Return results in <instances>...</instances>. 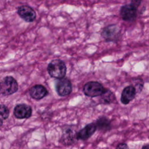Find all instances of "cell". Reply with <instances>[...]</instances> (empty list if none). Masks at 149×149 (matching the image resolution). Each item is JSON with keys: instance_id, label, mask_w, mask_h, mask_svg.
Wrapping results in <instances>:
<instances>
[{"instance_id": "obj_14", "label": "cell", "mask_w": 149, "mask_h": 149, "mask_svg": "<svg viewBox=\"0 0 149 149\" xmlns=\"http://www.w3.org/2000/svg\"><path fill=\"white\" fill-rule=\"evenodd\" d=\"M101 96V100L103 104H109L113 102L116 98L115 94L111 90L104 88V90Z\"/></svg>"}, {"instance_id": "obj_8", "label": "cell", "mask_w": 149, "mask_h": 149, "mask_svg": "<svg viewBox=\"0 0 149 149\" xmlns=\"http://www.w3.org/2000/svg\"><path fill=\"white\" fill-rule=\"evenodd\" d=\"M31 108L24 104L17 105L13 111L14 115L18 119H27L31 116Z\"/></svg>"}, {"instance_id": "obj_13", "label": "cell", "mask_w": 149, "mask_h": 149, "mask_svg": "<svg viewBox=\"0 0 149 149\" xmlns=\"http://www.w3.org/2000/svg\"><path fill=\"white\" fill-rule=\"evenodd\" d=\"M74 138H76V134L74 135L73 130L70 129H68L62 134L61 137V143L65 146H69L72 144L74 141Z\"/></svg>"}, {"instance_id": "obj_4", "label": "cell", "mask_w": 149, "mask_h": 149, "mask_svg": "<svg viewBox=\"0 0 149 149\" xmlns=\"http://www.w3.org/2000/svg\"><path fill=\"white\" fill-rule=\"evenodd\" d=\"M104 90L102 85L95 81H88L86 83L83 87V92L84 94L88 97H95L100 96Z\"/></svg>"}, {"instance_id": "obj_15", "label": "cell", "mask_w": 149, "mask_h": 149, "mask_svg": "<svg viewBox=\"0 0 149 149\" xmlns=\"http://www.w3.org/2000/svg\"><path fill=\"white\" fill-rule=\"evenodd\" d=\"M9 115V111L7 107L0 104V126L2 125L3 122L6 120Z\"/></svg>"}, {"instance_id": "obj_10", "label": "cell", "mask_w": 149, "mask_h": 149, "mask_svg": "<svg viewBox=\"0 0 149 149\" xmlns=\"http://www.w3.org/2000/svg\"><path fill=\"white\" fill-rule=\"evenodd\" d=\"M136 90L134 86H129L126 87L122 91L120 97V101L124 105L128 104L134 98Z\"/></svg>"}, {"instance_id": "obj_17", "label": "cell", "mask_w": 149, "mask_h": 149, "mask_svg": "<svg viewBox=\"0 0 149 149\" xmlns=\"http://www.w3.org/2000/svg\"><path fill=\"white\" fill-rule=\"evenodd\" d=\"M143 0H132L131 3L135 6L136 8H138L139 5L141 4Z\"/></svg>"}, {"instance_id": "obj_16", "label": "cell", "mask_w": 149, "mask_h": 149, "mask_svg": "<svg viewBox=\"0 0 149 149\" xmlns=\"http://www.w3.org/2000/svg\"><path fill=\"white\" fill-rule=\"evenodd\" d=\"M116 149H129L126 143H122L119 144L116 147Z\"/></svg>"}, {"instance_id": "obj_9", "label": "cell", "mask_w": 149, "mask_h": 149, "mask_svg": "<svg viewBox=\"0 0 149 149\" xmlns=\"http://www.w3.org/2000/svg\"><path fill=\"white\" fill-rule=\"evenodd\" d=\"M97 130L95 123H91L87 125L78 133H76L77 140H86L89 139Z\"/></svg>"}, {"instance_id": "obj_3", "label": "cell", "mask_w": 149, "mask_h": 149, "mask_svg": "<svg viewBox=\"0 0 149 149\" xmlns=\"http://www.w3.org/2000/svg\"><path fill=\"white\" fill-rule=\"evenodd\" d=\"M101 35L107 42H116L120 37V29L116 24H109L103 29Z\"/></svg>"}, {"instance_id": "obj_11", "label": "cell", "mask_w": 149, "mask_h": 149, "mask_svg": "<svg viewBox=\"0 0 149 149\" xmlns=\"http://www.w3.org/2000/svg\"><path fill=\"white\" fill-rule=\"evenodd\" d=\"M48 94L46 88L41 84H37L33 86L30 90V96L37 100H41Z\"/></svg>"}, {"instance_id": "obj_5", "label": "cell", "mask_w": 149, "mask_h": 149, "mask_svg": "<svg viewBox=\"0 0 149 149\" xmlns=\"http://www.w3.org/2000/svg\"><path fill=\"white\" fill-rule=\"evenodd\" d=\"M120 15L125 22H132L136 20L137 15V8L130 4L124 5L120 9Z\"/></svg>"}, {"instance_id": "obj_7", "label": "cell", "mask_w": 149, "mask_h": 149, "mask_svg": "<svg viewBox=\"0 0 149 149\" xmlns=\"http://www.w3.org/2000/svg\"><path fill=\"white\" fill-rule=\"evenodd\" d=\"M55 89L59 95H68L71 93L72 90V83L70 81L66 78L61 79L56 82Z\"/></svg>"}, {"instance_id": "obj_18", "label": "cell", "mask_w": 149, "mask_h": 149, "mask_svg": "<svg viewBox=\"0 0 149 149\" xmlns=\"http://www.w3.org/2000/svg\"><path fill=\"white\" fill-rule=\"evenodd\" d=\"M142 149H149V144L148 145H146V146H144L142 148Z\"/></svg>"}, {"instance_id": "obj_1", "label": "cell", "mask_w": 149, "mask_h": 149, "mask_svg": "<svg viewBox=\"0 0 149 149\" xmlns=\"http://www.w3.org/2000/svg\"><path fill=\"white\" fill-rule=\"evenodd\" d=\"M47 71L51 77L61 79L64 78L66 75V66L63 61L55 59L49 63Z\"/></svg>"}, {"instance_id": "obj_12", "label": "cell", "mask_w": 149, "mask_h": 149, "mask_svg": "<svg viewBox=\"0 0 149 149\" xmlns=\"http://www.w3.org/2000/svg\"><path fill=\"white\" fill-rule=\"evenodd\" d=\"M95 125L97 129L103 132L108 131L111 128V120L105 116L99 118L97 120Z\"/></svg>"}, {"instance_id": "obj_6", "label": "cell", "mask_w": 149, "mask_h": 149, "mask_svg": "<svg viewBox=\"0 0 149 149\" xmlns=\"http://www.w3.org/2000/svg\"><path fill=\"white\" fill-rule=\"evenodd\" d=\"M18 15L24 21L28 23L34 22L36 19V13L30 6L27 5H21L17 9Z\"/></svg>"}, {"instance_id": "obj_2", "label": "cell", "mask_w": 149, "mask_h": 149, "mask_svg": "<svg viewBox=\"0 0 149 149\" xmlns=\"http://www.w3.org/2000/svg\"><path fill=\"white\" fill-rule=\"evenodd\" d=\"M17 90V82L12 76H6L0 81V93L4 95L13 94Z\"/></svg>"}]
</instances>
